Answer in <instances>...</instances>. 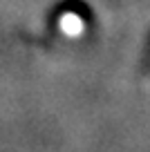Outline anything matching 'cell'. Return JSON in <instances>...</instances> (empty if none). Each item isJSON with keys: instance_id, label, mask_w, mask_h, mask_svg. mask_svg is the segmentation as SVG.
<instances>
[]
</instances>
